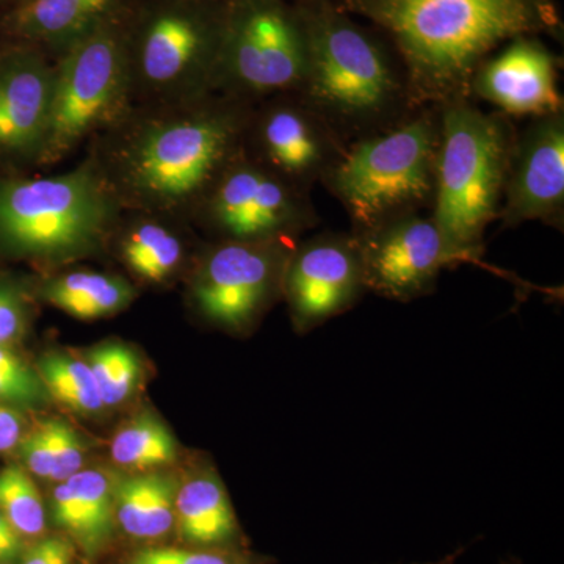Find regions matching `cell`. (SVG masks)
Segmentation results:
<instances>
[{"instance_id":"1","label":"cell","mask_w":564,"mask_h":564,"mask_svg":"<svg viewBox=\"0 0 564 564\" xmlns=\"http://www.w3.org/2000/svg\"><path fill=\"white\" fill-rule=\"evenodd\" d=\"M252 107L221 93L184 102L137 104L88 143L87 161L122 210L192 221L243 151Z\"/></svg>"},{"instance_id":"2","label":"cell","mask_w":564,"mask_h":564,"mask_svg":"<svg viewBox=\"0 0 564 564\" xmlns=\"http://www.w3.org/2000/svg\"><path fill=\"white\" fill-rule=\"evenodd\" d=\"M352 3L392 36L419 107L470 98L475 70L499 44L554 24L540 0Z\"/></svg>"},{"instance_id":"3","label":"cell","mask_w":564,"mask_h":564,"mask_svg":"<svg viewBox=\"0 0 564 564\" xmlns=\"http://www.w3.org/2000/svg\"><path fill=\"white\" fill-rule=\"evenodd\" d=\"M310 66L299 95L351 143L399 124L419 109L400 58L333 13L306 20Z\"/></svg>"},{"instance_id":"4","label":"cell","mask_w":564,"mask_h":564,"mask_svg":"<svg viewBox=\"0 0 564 564\" xmlns=\"http://www.w3.org/2000/svg\"><path fill=\"white\" fill-rule=\"evenodd\" d=\"M122 212L87 159L58 176L0 169V256L51 265L95 254Z\"/></svg>"},{"instance_id":"5","label":"cell","mask_w":564,"mask_h":564,"mask_svg":"<svg viewBox=\"0 0 564 564\" xmlns=\"http://www.w3.org/2000/svg\"><path fill=\"white\" fill-rule=\"evenodd\" d=\"M516 135L510 117L486 113L474 99L441 106L436 192L430 217L463 263L480 261L486 229L499 218Z\"/></svg>"},{"instance_id":"6","label":"cell","mask_w":564,"mask_h":564,"mask_svg":"<svg viewBox=\"0 0 564 564\" xmlns=\"http://www.w3.org/2000/svg\"><path fill=\"white\" fill-rule=\"evenodd\" d=\"M441 147V106H423L399 124L347 144L322 181L361 234L432 209Z\"/></svg>"},{"instance_id":"7","label":"cell","mask_w":564,"mask_h":564,"mask_svg":"<svg viewBox=\"0 0 564 564\" xmlns=\"http://www.w3.org/2000/svg\"><path fill=\"white\" fill-rule=\"evenodd\" d=\"M133 106L129 35L111 18L58 55L50 129L36 166L57 165Z\"/></svg>"},{"instance_id":"8","label":"cell","mask_w":564,"mask_h":564,"mask_svg":"<svg viewBox=\"0 0 564 564\" xmlns=\"http://www.w3.org/2000/svg\"><path fill=\"white\" fill-rule=\"evenodd\" d=\"M307 66V22L280 0H236L226 11L215 93L251 104L300 93Z\"/></svg>"},{"instance_id":"9","label":"cell","mask_w":564,"mask_h":564,"mask_svg":"<svg viewBox=\"0 0 564 564\" xmlns=\"http://www.w3.org/2000/svg\"><path fill=\"white\" fill-rule=\"evenodd\" d=\"M223 17H209L191 3L152 11L129 40L137 104L192 101L215 93Z\"/></svg>"},{"instance_id":"10","label":"cell","mask_w":564,"mask_h":564,"mask_svg":"<svg viewBox=\"0 0 564 564\" xmlns=\"http://www.w3.org/2000/svg\"><path fill=\"white\" fill-rule=\"evenodd\" d=\"M214 242L300 240L321 225L311 193L240 152L193 215Z\"/></svg>"},{"instance_id":"11","label":"cell","mask_w":564,"mask_h":564,"mask_svg":"<svg viewBox=\"0 0 564 564\" xmlns=\"http://www.w3.org/2000/svg\"><path fill=\"white\" fill-rule=\"evenodd\" d=\"M299 240L214 242L193 270L191 300L199 315L229 333H248L282 299L285 267Z\"/></svg>"},{"instance_id":"12","label":"cell","mask_w":564,"mask_h":564,"mask_svg":"<svg viewBox=\"0 0 564 564\" xmlns=\"http://www.w3.org/2000/svg\"><path fill=\"white\" fill-rule=\"evenodd\" d=\"M347 143L299 93L252 107L243 151L252 161L311 193L343 159Z\"/></svg>"},{"instance_id":"13","label":"cell","mask_w":564,"mask_h":564,"mask_svg":"<svg viewBox=\"0 0 564 564\" xmlns=\"http://www.w3.org/2000/svg\"><path fill=\"white\" fill-rule=\"evenodd\" d=\"M352 236L361 252L367 292L391 302L410 303L430 295L443 270L463 263L433 218L423 217L422 212Z\"/></svg>"},{"instance_id":"14","label":"cell","mask_w":564,"mask_h":564,"mask_svg":"<svg viewBox=\"0 0 564 564\" xmlns=\"http://www.w3.org/2000/svg\"><path fill=\"white\" fill-rule=\"evenodd\" d=\"M366 292L361 252L350 231H325L296 242L282 282L296 332H313L348 313Z\"/></svg>"},{"instance_id":"15","label":"cell","mask_w":564,"mask_h":564,"mask_svg":"<svg viewBox=\"0 0 564 564\" xmlns=\"http://www.w3.org/2000/svg\"><path fill=\"white\" fill-rule=\"evenodd\" d=\"M499 220L503 228L541 221L564 228V111L532 118L516 135Z\"/></svg>"},{"instance_id":"16","label":"cell","mask_w":564,"mask_h":564,"mask_svg":"<svg viewBox=\"0 0 564 564\" xmlns=\"http://www.w3.org/2000/svg\"><path fill=\"white\" fill-rule=\"evenodd\" d=\"M54 65L25 44L0 50V169L39 163L50 129Z\"/></svg>"},{"instance_id":"17","label":"cell","mask_w":564,"mask_h":564,"mask_svg":"<svg viewBox=\"0 0 564 564\" xmlns=\"http://www.w3.org/2000/svg\"><path fill=\"white\" fill-rule=\"evenodd\" d=\"M470 98L491 104L510 118L560 113L564 101L556 58L540 41L519 36L475 70Z\"/></svg>"},{"instance_id":"18","label":"cell","mask_w":564,"mask_h":564,"mask_svg":"<svg viewBox=\"0 0 564 564\" xmlns=\"http://www.w3.org/2000/svg\"><path fill=\"white\" fill-rule=\"evenodd\" d=\"M52 518L88 555L98 554L113 533V481L102 470H79L55 486Z\"/></svg>"},{"instance_id":"19","label":"cell","mask_w":564,"mask_h":564,"mask_svg":"<svg viewBox=\"0 0 564 564\" xmlns=\"http://www.w3.org/2000/svg\"><path fill=\"white\" fill-rule=\"evenodd\" d=\"M120 0H25L7 28L21 44L50 46L61 55L102 22L113 18Z\"/></svg>"},{"instance_id":"20","label":"cell","mask_w":564,"mask_h":564,"mask_svg":"<svg viewBox=\"0 0 564 564\" xmlns=\"http://www.w3.org/2000/svg\"><path fill=\"white\" fill-rule=\"evenodd\" d=\"M176 218L122 212L115 228L118 254L126 269L148 284H165L184 267L187 247Z\"/></svg>"},{"instance_id":"21","label":"cell","mask_w":564,"mask_h":564,"mask_svg":"<svg viewBox=\"0 0 564 564\" xmlns=\"http://www.w3.org/2000/svg\"><path fill=\"white\" fill-rule=\"evenodd\" d=\"M182 540L203 549H223L240 540V527L221 478L210 467L192 475L176 496Z\"/></svg>"},{"instance_id":"22","label":"cell","mask_w":564,"mask_h":564,"mask_svg":"<svg viewBox=\"0 0 564 564\" xmlns=\"http://www.w3.org/2000/svg\"><path fill=\"white\" fill-rule=\"evenodd\" d=\"M32 293L41 302L79 321H96L121 313L137 296L131 282L88 270L47 278L33 285Z\"/></svg>"},{"instance_id":"23","label":"cell","mask_w":564,"mask_h":564,"mask_svg":"<svg viewBox=\"0 0 564 564\" xmlns=\"http://www.w3.org/2000/svg\"><path fill=\"white\" fill-rule=\"evenodd\" d=\"M177 486L170 475L141 473L113 484L115 518L137 540H161L176 522Z\"/></svg>"},{"instance_id":"24","label":"cell","mask_w":564,"mask_h":564,"mask_svg":"<svg viewBox=\"0 0 564 564\" xmlns=\"http://www.w3.org/2000/svg\"><path fill=\"white\" fill-rule=\"evenodd\" d=\"M110 455L124 469L152 473L176 462L177 445L159 419L141 415L115 434Z\"/></svg>"},{"instance_id":"25","label":"cell","mask_w":564,"mask_h":564,"mask_svg":"<svg viewBox=\"0 0 564 564\" xmlns=\"http://www.w3.org/2000/svg\"><path fill=\"white\" fill-rule=\"evenodd\" d=\"M36 370L51 399L74 413L93 415L106 408L87 362L66 355H47L40 359Z\"/></svg>"},{"instance_id":"26","label":"cell","mask_w":564,"mask_h":564,"mask_svg":"<svg viewBox=\"0 0 564 564\" xmlns=\"http://www.w3.org/2000/svg\"><path fill=\"white\" fill-rule=\"evenodd\" d=\"M0 514L24 538H39L46 530L43 497L33 478L20 466L0 473Z\"/></svg>"},{"instance_id":"27","label":"cell","mask_w":564,"mask_h":564,"mask_svg":"<svg viewBox=\"0 0 564 564\" xmlns=\"http://www.w3.org/2000/svg\"><path fill=\"white\" fill-rule=\"evenodd\" d=\"M87 364L106 408L126 402L139 386L140 359L124 345H101L88 355Z\"/></svg>"},{"instance_id":"28","label":"cell","mask_w":564,"mask_h":564,"mask_svg":"<svg viewBox=\"0 0 564 564\" xmlns=\"http://www.w3.org/2000/svg\"><path fill=\"white\" fill-rule=\"evenodd\" d=\"M50 400L36 367L25 361L17 347H0V403L32 411L46 406Z\"/></svg>"},{"instance_id":"29","label":"cell","mask_w":564,"mask_h":564,"mask_svg":"<svg viewBox=\"0 0 564 564\" xmlns=\"http://www.w3.org/2000/svg\"><path fill=\"white\" fill-rule=\"evenodd\" d=\"M32 289L0 273V347H17L29 332L32 318Z\"/></svg>"},{"instance_id":"30","label":"cell","mask_w":564,"mask_h":564,"mask_svg":"<svg viewBox=\"0 0 564 564\" xmlns=\"http://www.w3.org/2000/svg\"><path fill=\"white\" fill-rule=\"evenodd\" d=\"M52 433V474L51 480L61 481L82 470L87 445L69 423L61 419H50Z\"/></svg>"},{"instance_id":"31","label":"cell","mask_w":564,"mask_h":564,"mask_svg":"<svg viewBox=\"0 0 564 564\" xmlns=\"http://www.w3.org/2000/svg\"><path fill=\"white\" fill-rule=\"evenodd\" d=\"M247 558L236 554H226L218 549L209 551H188L177 547L141 549L128 564H236Z\"/></svg>"},{"instance_id":"32","label":"cell","mask_w":564,"mask_h":564,"mask_svg":"<svg viewBox=\"0 0 564 564\" xmlns=\"http://www.w3.org/2000/svg\"><path fill=\"white\" fill-rule=\"evenodd\" d=\"M18 452L25 469L35 477L51 480L52 474V433L51 422H40L35 429L21 437Z\"/></svg>"},{"instance_id":"33","label":"cell","mask_w":564,"mask_h":564,"mask_svg":"<svg viewBox=\"0 0 564 564\" xmlns=\"http://www.w3.org/2000/svg\"><path fill=\"white\" fill-rule=\"evenodd\" d=\"M74 545L61 534L41 538L22 556L21 564H73Z\"/></svg>"},{"instance_id":"34","label":"cell","mask_w":564,"mask_h":564,"mask_svg":"<svg viewBox=\"0 0 564 564\" xmlns=\"http://www.w3.org/2000/svg\"><path fill=\"white\" fill-rule=\"evenodd\" d=\"M24 436V422L14 408L0 403V454L13 451Z\"/></svg>"},{"instance_id":"35","label":"cell","mask_w":564,"mask_h":564,"mask_svg":"<svg viewBox=\"0 0 564 564\" xmlns=\"http://www.w3.org/2000/svg\"><path fill=\"white\" fill-rule=\"evenodd\" d=\"M22 554V538L0 514V562L11 563Z\"/></svg>"},{"instance_id":"36","label":"cell","mask_w":564,"mask_h":564,"mask_svg":"<svg viewBox=\"0 0 564 564\" xmlns=\"http://www.w3.org/2000/svg\"><path fill=\"white\" fill-rule=\"evenodd\" d=\"M456 555H458V554L447 556V558L441 560V562H436V563H415V564H454Z\"/></svg>"},{"instance_id":"37","label":"cell","mask_w":564,"mask_h":564,"mask_svg":"<svg viewBox=\"0 0 564 564\" xmlns=\"http://www.w3.org/2000/svg\"><path fill=\"white\" fill-rule=\"evenodd\" d=\"M236 564H258V563H251V562H248V560H243V562H239Z\"/></svg>"},{"instance_id":"38","label":"cell","mask_w":564,"mask_h":564,"mask_svg":"<svg viewBox=\"0 0 564 564\" xmlns=\"http://www.w3.org/2000/svg\"><path fill=\"white\" fill-rule=\"evenodd\" d=\"M0 564H11V563L0 562Z\"/></svg>"}]
</instances>
